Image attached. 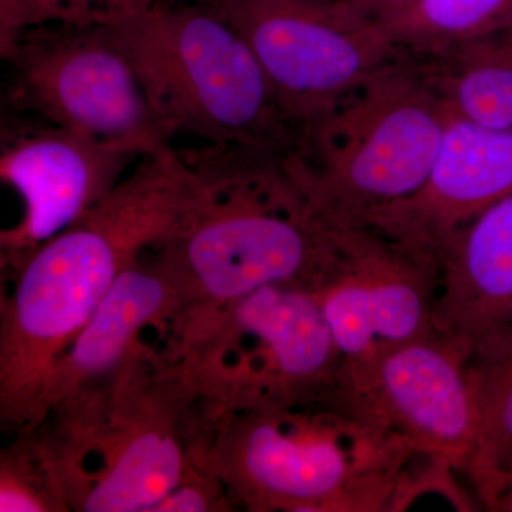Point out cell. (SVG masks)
<instances>
[{
    "label": "cell",
    "instance_id": "1",
    "mask_svg": "<svg viewBox=\"0 0 512 512\" xmlns=\"http://www.w3.org/2000/svg\"><path fill=\"white\" fill-rule=\"evenodd\" d=\"M192 191L175 148L140 158L103 200L15 266L0 323L3 426L39 424L60 359L128 266L177 234Z\"/></svg>",
    "mask_w": 512,
    "mask_h": 512
},
{
    "label": "cell",
    "instance_id": "2",
    "mask_svg": "<svg viewBox=\"0 0 512 512\" xmlns=\"http://www.w3.org/2000/svg\"><path fill=\"white\" fill-rule=\"evenodd\" d=\"M194 197L165 254L188 298L224 305L271 285L316 291L338 256L336 231L289 171V156L202 143L177 150Z\"/></svg>",
    "mask_w": 512,
    "mask_h": 512
},
{
    "label": "cell",
    "instance_id": "3",
    "mask_svg": "<svg viewBox=\"0 0 512 512\" xmlns=\"http://www.w3.org/2000/svg\"><path fill=\"white\" fill-rule=\"evenodd\" d=\"M451 111L409 56L400 55L303 128L289 171L329 224L360 227L419 190Z\"/></svg>",
    "mask_w": 512,
    "mask_h": 512
},
{
    "label": "cell",
    "instance_id": "4",
    "mask_svg": "<svg viewBox=\"0 0 512 512\" xmlns=\"http://www.w3.org/2000/svg\"><path fill=\"white\" fill-rule=\"evenodd\" d=\"M113 28L148 99L175 134L295 153L298 128L247 42L214 8L161 0Z\"/></svg>",
    "mask_w": 512,
    "mask_h": 512
},
{
    "label": "cell",
    "instance_id": "5",
    "mask_svg": "<svg viewBox=\"0 0 512 512\" xmlns=\"http://www.w3.org/2000/svg\"><path fill=\"white\" fill-rule=\"evenodd\" d=\"M238 406L224 426L215 464L224 484L254 511H360L387 473L412 456L393 439L346 441L367 431L320 409Z\"/></svg>",
    "mask_w": 512,
    "mask_h": 512
},
{
    "label": "cell",
    "instance_id": "6",
    "mask_svg": "<svg viewBox=\"0 0 512 512\" xmlns=\"http://www.w3.org/2000/svg\"><path fill=\"white\" fill-rule=\"evenodd\" d=\"M0 56L20 113L143 157L173 147L113 26H36Z\"/></svg>",
    "mask_w": 512,
    "mask_h": 512
},
{
    "label": "cell",
    "instance_id": "7",
    "mask_svg": "<svg viewBox=\"0 0 512 512\" xmlns=\"http://www.w3.org/2000/svg\"><path fill=\"white\" fill-rule=\"evenodd\" d=\"M299 134L402 52L342 0H222Z\"/></svg>",
    "mask_w": 512,
    "mask_h": 512
},
{
    "label": "cell",
    "instance_id": "8",
    "mask_svg": "<svg viewBox=\"0 0 512 512\" xmlns=\"http://www.w3.org/2000/svg\"><path fill=\"white\" fill-rule=\"evenodd\" d=\"M466 357L434 332L343 366L333 412L466 476L477 431Z\"/></svg>",
    "mask_w": 512,
    "mask_h": 512
},
{
    "label": "cell",
    "instance_id": "9",
    "mask_svg": "<svg viewBox=\"0 0 512 512\" xmlns=\"http://www.w3.org/2000/svg\"><path fill=\"white\" fill-rule=\"evenodd\" d=\"M338 256L316 295L343 366L434 330L440 266L366 227H338Z\"/></svg>",
    "mask_w": 512,
    "mask_h": 512
},
{
    "label": "cell",
    "instance_id": "10",
    "mask_svg": "<svg viewBox=\"0 0 512 512\" xmlns=\"http://www.w3.org/2000/svg\"><path fill=\"white\" fill-rule=\"evenodd\" d=\"M146 157V156H144ZM143 158L47 121L10 119L0 136V178L22 201V217L0 237L3 261L18 266L103 200Z\"/></svg>",
    "mask_w": 512,
    "mask_h": 512
},
{
    "label": "cell",
    "instance_id": "11",
    "mask_svg": "<svg viewBox=\"0 0 512 512\" xmlns=\"http://www.w3.org/2000/svg\"><path fill=\"white\" fill-rule=\"evenodd\" d=\"M225 325L254 348L239 360L231 384L241 406L333 412L343 360L315 291L265 286L229 305Z\"/></svg>",
    "mask_w": 512,
    "mask_h": 512
},
{
    "label": "cell",
    "instance_id": "12",
    "mask_svg": "<svg viewBox=\"0 0 512 512\" xmlns=\"http://www.w3.org/2000/svg\"><path fill=\"white\" fill-rule=\"evenodd\" d=\"M512 195V133L451 114L419 190L370 212L366 227L440 266L450 239L495 202Z\"/></svg>",
    "mask_w": 512,
    "mask_h": 512
},
{
    "label": "cell",
    "instance_id": "13",
    "mask_svg": "<svg viewBox=\"0 0 512 512\" xmlns=\"http://www.w3.org/2000/svg\"><path fill=\"white\" fill-rule=\"evenodd\" d=\"M187 301L181 276L163 248L156 264L140 258L128 266L56 366L40 404L39 424L53 412L79 407L86 393L131 359L146 326Z\"/></svg>",
    "mask_w": 512,
    "mask_h": 512
},
{
    "label": "cell",
    "instance_id": "14",
    "mask_svg": "<svg viewBox=\"0 0 512 512\" xmlns=\"http://www.w3.org/2000/svg\"><path fill=\"white\" fill-rule=\"evenodd\" d=\"M512 322V195L448 242L440 258L434 330L468 355L481 335Z\"/></svg>",
    "mask_w": 512,
    "mask_h": 512
},
{
    "label": "cell",
    "instance_id": "15",
    "mask_svg": "<svg viewBox=\"0 0 512 512\" xmlns=\"http://www.w3.org/2000/svg\"><path fill=\"white\" fill-rule=\"evenodd\" d=\"M121 427L104 437L103 466L69 494L87 512L154 511L188 477V454L165 417L123 404Z\"/></svg>",
    "mask_w": 512,
    "mask_h": 512
},
{
    "label": "cell",
    "instance_id": "16",
    "mask_svg": "<svg viewBox=\"0 0 512 512\" xmlns=\"http://www.w3.org/2000/svg\"><path fill=\"white\" fill-rule=\"evenodd\" d=\"M466 376L477 426L466 477L491 511L512 480V322L474 342Z\"/></svg>",
    "mask_w": 512,
    "mask_h": 512
},
{
    "label": "cell",
    "instance_id": "17",
    "mask_svg": "<svg viewBox=\"0 0 512 512\" xmlns=\"http://www.w3.org/2000/svg\"><path fill=\"white\" fill-rule=\"evenodd\" d=\"M460 119L512 133V29L437 56H409Z\"/></svg>",
    "mask_w": 512,
    "mask_h": 512
},
{
    "label": "cell",
    "instance_id": "18",
    "mask_svg": "<svg viewBox=\"0 0 512 512\" xmlns=\"http://www.w3.org/2000/svg\"><path fill=\"white\" fill-rule=\"evenodd\" d=\"M377 25L404 55L437 56L512 29V0H414Z\"/></svg>",
    "mask_w": 512,
    "mask_h": 512
},
{
    "label": "cell",
    "instance_id": "19",
    "mask_svg": "<svg viewBox=\"0 0 512 512\" xmlns=\"http://www.w3.org/2000/svg\"><path fill=\"white\" fill-rule=\"evenodd\" d=\"M161 0H0V53L23 30L50 23L117 26Z\"/></svg>",
    "mask_w": 512,
    "mask_h": 512
},
{
    "label": "cell",
    "instance_id": "20",
    "mask_svg": "<svg viewBox=\"0 0 512 512\" xmlns=\"http://www.w3.org/2000/svg\"><path fill=\"white\" fill-rule=\"evenodd\" d=\"M0 511H57L66 500L56 457L35 446L13 448L2 458Z\"/></svg>",
    "mask_w": 512,
    "mask_h": 512
},
{
    "label": "cell",
    "instance_id": "21",
    "mask_svg": "<svg viewBox=\"0 0 512 512\" xmlns=\"http://www.w3.org/2000/svg\"><path fill=\"white\" fill-rule=\"evenodd\" d=\"M217 488H211L204 478L187 477L154 511H212L221 508Z\"/></svg>",
    "mask_w": 512,
    "mask_h": 512
},
{
    "label": "cell",
    "instance_id": "22",
    "mask_svg": "<svg viewBox=\"0 0 512 512\" xmlns=\"http://www.w3.org/2000/svg\"><path fill=\"white\" fill-rule=\"evenodd\" d=\"M342 2L355 10L357 15L375 23H383L409 8L414 0H342Z\"/></svg>",
    "mask_w": 512,
    "mask_h": 512
},
{
    "label": "cell",
    "instance_id": "23",
    "mask_svg": "<svg viewBox=\"0 0 512 512\" xmlns=\"http://www.w3.org/2000/svg\"><path fill=\"white\" fill-rule=\"evenodd\" d=\"M493 512H512V480L505 488L503 495L498 498L497 504L494 505Z\"/></svg>",
    "mask_w": 512,
    "mask_h": 512
},
{
    "label": "cell",
    "instance_id": "24",
    "mask_svg": "<svg viewBox=\"0 0 512 512\" xmlns=\"http://www.w3.org/2000/svg\"><path fill=\"white\" fill-rule=\"evenodd\" d=\"M167 2H195L200 3V5L210 6V8H217L222 0H167Z\"/></svg>",
    "mask_w": 512,
    "mask_h": 512
}]
</instances>
